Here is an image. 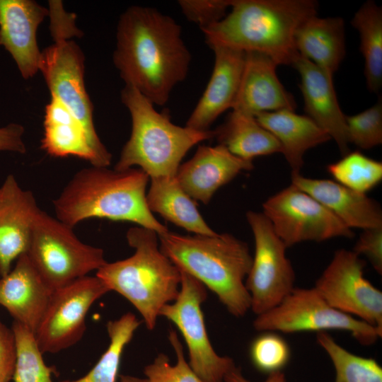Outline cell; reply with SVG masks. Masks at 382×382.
<instances>
[{"mask_svg": "<svg viewBox=\"0 0 382 382\" xmlns=\"http://www.w3.org/2000/svg\"><path fill=\"white\" fill-rule=\"evenodd\" d=\"M161 252L178 268L214 293L230 314L244 316L250 310L245 281L253 256L244 241L228 233L158 235Z\"/></svg>", "mask_w": 382, "mask_h": 382, "instance_id": "obj_4", "label": "cell"}, {"mask_svg": "<svg viewBox=\"0 0 382 382\" xmlns=\"http://www.w3.org/2000/svg\"><path fill=\"white\" fill-rule=\"evenodd\" d=\"M109 291L96 275L83 277L54 290L35 333L42 353H57L79 342L86 330L91 307Z\"/></svg>", "mask_w": 382, "mask_h": 382, "instance_id": "obj_13", "label": "cell"}, {"mask_svg": "<svg viewBox=\"0 0 382 382\" xmlns=\"http://www.w3.org/2000/svg\"><path fill=\"white\" fill-rule=\"evenodd\" d=\"M121 382H146L145 378H139L131 376L122 375L120 376Z\"/></svg>", "mask_w": 382, "mask_h": 382, "instance_id": "obj_41", "label": "cell"}, {"mask_svg": "<svg viewBox=\"0 0 382 382\" xmlns=\"http://www.w3.org/2000/svg\"><path fill=\"white\" fill-rule=\"evenodd\" d=\"M292 66L299 72L304 110L336 142L342 154L349 153L346 115L337 100L333 76L299 56Z\"/></svg>", "mask_w": 382, "mask_h": 382, "instance_id": "obj_19", "label": "cell"}, {"mask_svg": "<svg viewBox=\"0 0 382 382\" xmlns=\"http://www.w3.org/2000/svg\"><path fill=\"white\" fill-rule=\"evenodd\" d=\"M233 0H180L178 4L186 18L201 30L221 21Z\"/></svg>", "mask_w": 382, "mask_h": 382, "instance_id": "obj_36", "label": "cell"}, {"mask_svg": "<svg viewBox=\"0 0 382 382\" xmlns=\"http://www.w3.org/2000/svg\"><path fill=\"white\" fill-rule=\"evenodd\" d=\"M261 332L253 341L250 347L253 364L259 371L268 375L282 371L291 357L289 345L277 332Z\"/></svg>", "mask_w": 382, "mask_h": 382, "instance_id": "obj_34", "label": "cell"}, {"mask_svg": "<svg viewBox=\"0 0 382 382\" xmlns=\"http://www.w3.org/2000/svg\"><path fill=\"white\" fill-rule=\"evenodd\" d=\"M0 277H1V275H0Z\"/></svg>", "mask_w": 382, "mask_h": 382, "instance_id": "obj_42", "label": "cell"}, {"mask_svg": "<svg viewBox=\"0 0 382 382\" xmlns=\"http://www.w3.org/2000/svg\"><path fill=\"white\" fill-rule=\"evenodd\" d=\"M365 265L354 251L337 250L314 288L334 308L382 332V292L365 278Z\"/></svg>", "mask_w": 382, "mask_h": 382, "instance_id": "obj_12", "label": "cell"}, {"mask_svg": "<svg viewBox=\"0 0 382 382\" xmlns=\"http://www.w3.org/2000/svg\"><path fill=\"white\" fill-rule=\"evenodd\" d=\"M54 43L42 52L40 71L51 96L61 101L92 135L98 136L93 108L84 83V55L64 34L52 33Z\"/></svg>", "mask_w": 382, "mask_h": 382, "instance_id": "obj_14", "label": "cell"}, {"mask_svg": "<svg viewBox=\"0 0 382 382\" xmlns=\"http://www.w3.org/2000/svg\"><path fill=\"white\" fill-rule=\"evenodd\" d=\"M24 127L18 123H10L0 127V151L25 154L26 147L23 140Z\"/></svg>", "mask_w": 382, "mask_h": 382, "instance_id": "obj_39", "label": "cell"}, {"mask_svg": "<svg viewBox=\"0 0 382 382\" xmlns=\"http://www.w3.org/2000/svg\"><path fill=\"white\" fill-rule=\"evenodd\" d=\"M48 15V8L33 0H0V45L10 53L24 79L40 71L37 33Z\"/></svg>", "mask_w": 382, "mask_h": 382, "instance_id": "obj_16", "label": "cell"}, {"mask_svg": "<svg viewBox=\"0 0 382 382\" xmlns=\"http://www.w3.org/2000/svg\"><path fill=\"white\" fill-rule=\"evenodd\" d=\"M262 207V213L286 248L304 241L354 236L333 213L291 184L268 198Z\"/></svg>", "mask_w": 382, "mask_h": 382, "instance_id": "obj_11", "label": "cell"}, {"mask_svg": "<svg viewBox=\"0 0 382 382\" xmlns=\"http://www.w3.org/2000/svg\"><path fill=\"white\" fill-rule=\"evenodd\" d=\"M112 60L125 86L163 106L187 77L191 54L180 25L172 17L154 8L132 6L120 16Z\"/></svg>", "mask_w": 382, "mask_h": 382, "instance_id": "obj_1", "label": "cell"}, {"mask_svg": "<svg viewBox=\"0 0 382 382\" xmlns=\"http://www.w3.org/2000/svg\"><path fill=\"white\" fill-rule=\"evenodd\" d=\"M294 45L300 56L333 76L346 53L343 19L311 17L297 29Z\"/></svg>", "mask_w": 382, "mask_h": 382, "instance_id": "obj_25", "label": "cell"}, {"mask_svg": "<svg viewBox=\"0 0 382 382\" xmlns=\"http://www.w3.org/2000/svg\"><path fill=\"white\" fill-rule=\"evenodd\" d=\"M349 143L362 149H369L382 143V103L354 115L346 116Z\"/></svg>", "mask_w": 382, "mask_h": 382, "instance_id": "obj_35", "label": "cell"}, {"mask_svg": "<svg viewBox=\"0 0 382 382\" xmlns=\"http://www.w3.org/2000/svg\"><path fill=\"white\" fill-rule=\"evenodd\" d=\"M328 171L337 183L362 194L374 188L382 180V163L359 151L344 155L330 164Z\"/></svg>", "mask_w": 382, "mask_h": 382, "instance_id": "obj_31", "label": "cell"}, {"mask_svg": "<svg viewBox=\"0 0 382 382\" xmlns=\"http://www.w3.org/2000/svg\"><path fill=\"white\" fill-rule=\"evenodd\" d=\"M181 282L176 299L160 311L181 333L187 347L188 364L204 382H224L226 374L236 366L233 360L219 355L206 330L202 303L207 299L205 286L181 271Z\"/></svg>", "mask_w": 382, "mask_h": 382, "instance_id": "obj_10", "label": "cell"}, {"mask_svg": "<svg viewBox=\"0 0 382 382\" xmlns=\"http://www.w3.org/2000/svg\"><path fill=\"white\" fill-rule=\"evenodd\" d=\"M126 238L134 254L124 260L106 262L97 272L108 287L125 297L141 316L147 329L155 328L162 308L174 301L180 291L179 268L161 250L158 234L134 226Z\"/></svg>", "mask_w": 382, "mask_h": 382, "instance_id": "obj_5", "label": "cell"}, {"mask_svg": "<svg viewBox=\"0 0 382 382\" xmlns=\"http://www.w3.org/2000/svg\"><path fill=\"white\" fill-rule=\"evenodd\" d=\"M253 328L277 333L342 330L364 346L374 345L382 337L375 327L332 307L314 286L295 287L277 306L257 315Z\"/></svg>", "mask_w": 382, "mask_h": 382, "instance_id": "obj_8", "label": "cell"}, {"mask_svg": "<svg viewBox=\"0 0 382 382\" xmlns=\"http://www.w3.org/2000/svg\"><path fill=\"white\" fill-rule=\"evenodd\" d=\"M291 185L316 199L350 229L382 227L380 205L366 194L336 181L308 178L300 173L291 175Z\"/></svg>", "mask_w": 382, "mask_h": 382, "instance_id": "obj_23", "label": "cell"}, {"mask_svg": "<svg viewBox=\"0 0 382 382\" xmlns=\"http://www.w3.org/2000/svg\"><path fill=\"white\" fill-rule=\"evenodd\" d=\"M253 168V161L233 155L221 144L201 145L190 160L180 165L175 176L192 199L208 204L221 187Z\"/></svg>", "mask_w": 382, "mask_h": 382, "instance_id": "obj_18", "label": "cell"}, {"mask_svg": "<svg viewBox=\"0 0 382 382\" xmlns=\"http://www.w3.org/2000/svg\"><path fill=\"white\" fill-rule=\"evenodd\" d=\"M213 131L219 144L244 160L253 161L258 156L281 153L277 139L249 114L232 110Z\"/></svg>", "mask_w": 382, "mask_h": 382, "instance_id": "obj_27", "label": "cell"}, {"mask_svg": "<svg viewBox=\"0 0 382 382\" xmlns=\"http://www.w3.org/2000/svg\"><path fill=\"white\" fill-rule=\"evenodd\" d=\"M211 49L214 53L212 73L185 125L199 131L210 130L223 112L232 109L245 64L244 52L224 47Z\"/></svg>", "mask_w": 382, "mask_h": 382, "instance_id": "obj_22", "label": "cell"}, {"mask_svg": "<svg viewBox=\"0 0 382 382\" xmlns=\"http://www.w3.org/2000/svg\"><path fill=\"white\" fill-rule=\"evenodd\" d=\"M40 209L30 190L23 189L12 174L0 187V275L28 250L32 228Z\"/></svg>", "mask_w": 382, "mask_h": 382, "instance_id": "obj_17", "label": "cell"}, {"mask_svg": "<svg viewBox=\"0 0 382 382\" xmlns=\"http://www.w3.org/2000/svg\"><path fill=\"white\" fill-rule=\"evenodd\" d=\"M41 148L55 158L74 156L91 166L108 167L112 155L98 135L91 134L76 117L57 98L51 96L44 117Z\"/></svg>", "mask_w": 382, "mask_h": 382, "instance_id": "obj_15", "label": "cell"}, {"mask_svg": "<svg viewBox=\"0 0 382 382\" xmlns=\"http://www.w3.org/2000/svg\"><path fill=\"white\" fill-rule=\"evenodd\" d=\"M224 382H250L242 374L241 369L236 366L233 367L224 376ZM264 382H286L284 374L277 371L268 375Z\"/></svg>", "mask_w": 382, "mask_h": 382, "instance_id": "obj_40", "label": "cell"}, {"mask_svg": "<svg viewBox=\"0 0 382 382\" xmlns=\"http://www.w3.org/2000/svg\"><path fill=\"white\" fill-rule=\"evenodd\" d=\"M53 290L43 280L26 253L8 274L0 277V306L16 321L35 333Z\"/></svg>", "mask_w": 382, "mask_h": 382, "instance_id": "obj_21", "label": "cell"}, {"mask_svg": "<svg viewBox=\"0 0 382 382\" xmlns=\"http://www.w3.org/2000/svg\"><path fill=\"white\" fill-rule=\"evenodd\" d=\"M316 340L333 364L334 382H382V368L374 359L349 352L326 332H317Z\"/></svg>", "mask_w": 382, "mask_h": 382, "instance_id": "obj_30", "label": "cell"}, {"mask_svg": "<svg viewBox=\"0 0 382 382\" xmlns=\"http://www.w3.org/2000/svg\"><path fill=\"white\" fill-rule=\"evenodd\" d=\"M141 322L132 313L108 322L110 343L94 366L83 377L60 382H115L122 353Z\"/></svg>", "mask_w": 382, "mask_h": 382, "instance_id": "obj_29", "label": "cell"}, {"mask_svg": "<svg viewBox=\"0 0 382 382\" xmlns=\"http://www.w3.org/2000/svg\"><path fill=\"white\" fill-rule=\"evenodd\" d=\"M277 66L266 54L245 52L241 81L231 110L253 116L280 110L295 111V99L279 81Z\"/></svg>", "mask_w": 382, "mask_h": 382, "instance_id": "obj_20", "label": "cell"}, {"mask_svg": "<svg viewBox=\"0 0 382 382\" xmlns=\"http://www.w3.org/2000/svg\"><path fill=\"white\" fill-rule=\"evenodd\" d=\"M168 340L175 351L176 363L171 364L167 355L158 354L144 369L146 382H204L186 361L183 345L175 330L170 329Z\"/></svg>", "mask_w": 382, "mask_h": 382, "instance_id": "obj_33", "label": "cell"}, {"mask_svg": "<svg viewBox=\"0 0 382 382\" xmlns=\"http://www.w3.org/2000/svg\"><path fill=\"white\" fill-rule=\"evenodd\" d=\"M25 253L53 291L97 272L107 262L103 249L83 243L73 228L41 209Z\"/></svg>", "mask_w": 382, "mask_h": 382, "instance_id": "obj_7", "label": "cell"}, {"mask_svg": "<svg viewBox=\"0 0 382 382\" xmlns=\"http://www.w3.org/2000/svg\"><path fill=\"white\" fill-rule=\"evenodd\" d=\"M121 100L130 113L132 132L115 170L139 167L151 178L175 176L189 150L214 138L213 130L199 131L173 124L168 112H158L149 99L131 86H125Z\"/></svg>", "mask_w": 382, "mask_h": 382, "instance_id": "obj_6", "label": "cell"}, {"mask_svg": "<svg viewBox=\"0 0 382 382\" xmlns=\"http://www.w3.org/2000/svg\"><path fill=\"white\" fill-rule=\"evenodd\" d=\"M16 361L13 332L0 320V382H10L13 379Z\"/></svg>", "mask_w": 382, "mask_h": 382, "instance_id": "obj_38", "label": "cell"}, {"mask_svg": "<svg viewBox=\"0 0 382 382\" xmlns=\"http://www.w3.org/2000/svg\"><path fill=\"white\" fill-rule=\"evenodd\" d=\"M146 193L150 211L166 220L197 235L216 234L204 220L195 200L182 188L176 176L151 178Z\"/></svg>", "mask_w": 382, "mask_h": 382, "instance_id": "obj_26", "label": "cell"}, {"mask_svg": "<svg viewBox=\"0 0 382 382\" xmlns=\"http://www.w3.org/2000/svg\"><path fill=\"white\" fill-rule=\"evenodd\" d=\"M247 221L255 241V253L245 281L250 310L256 315L276 306L295 288V272L286 256L287 248L263 213L249 211Z\"/></svg>", "mask_w": 382, "mask_h": 382, "instance_id": "obj_9", "label": "cell"}, {"mask_svg": "<svg viewBox=\"0 0 382 382\" xmlns=\"http://www.w3.org/2000/svg\"><path fill=\"white\" fill-rule=\"evenodd\" d=\"M255 117L280 144L281 153L291 169V175L299 174L304 154L308 149L331 139L310 117L293 110L264 112Z\"/></svg>", "mask_w": 382, "mask_h": 382, "instance_id": "obj_24", "label": "cell"}, {"mask_svg": "<svg viewBox=\"0 0 382 382\" xmlns=\"http://www.w3.org/2000/svg\"><path fill=\"white\" fill-rule=\"evenodd\" d=\"M359 256H365L375 271L382 274V227L363 230L353 250Z\"/></svg>", "mask_w": 382, "mask_h": 382, "instance_id": "obj_37", "label": "cell"}, {"mask_svg": "<svg viewBox=\"0 0 382 382\" xmlns=\"http://www.w3.org/2000/svg\"><path fill=\"white\" fill-rule=\"evenodd\" d=\"M231 11L201 30L210 48L224 47L271 57L292 66L299 56L294 45L299 27L316 16L313 0H233Z\"/></svg>", "mask_w": 382, "mask_h": 382, "instance_id": "obj_3", "label": "cell"}, {"mask_svg": "<svg viewBox=\"0 0 382 382\" xmlns=\"http://www.w3.org/2000/svg\"><path fill=\"white\" fill-rule=\"evenodd\" d=\"M149 175L141 169L117 170L91 166L78 171L53 201L56 218L74 228L90 219L129 221L155 231H168L146 203Z\"/></svg>", "mask_w": 382, "mask_h": 382, "instance_id": "obj_2", "label": "cell"}, {"mask_svg": "<svg viewBox=\"0 0 382 382\" xmlns=\"http://www.w3.org/2000/svg\"><path fill=\"white\" fill-rule=\"evenodd\" d=\"M11 330L16 346L14 382H52V369L43 359L35 333L16 321L13 322Z\"/></svg>", "mask_w": 382, "mask_h": 382, "instance_id": "obj_32", "label": "cell"}, {"mask_svg": "<svg viewBox=\"0 0 382 382\" xmlns=\"http://www.w3.org/2000/svg\"><path fill=\"white\" fill-rule=\"evenodd\" d=\"M351 24L359 33L367 88L378 93L382 86L381 7L374 1H366L355 13Z\"/></svg>", "mask_w": 382, "mask_h": 382, "instance_id": "obj_28", "label": "cell"}]
</instances>
